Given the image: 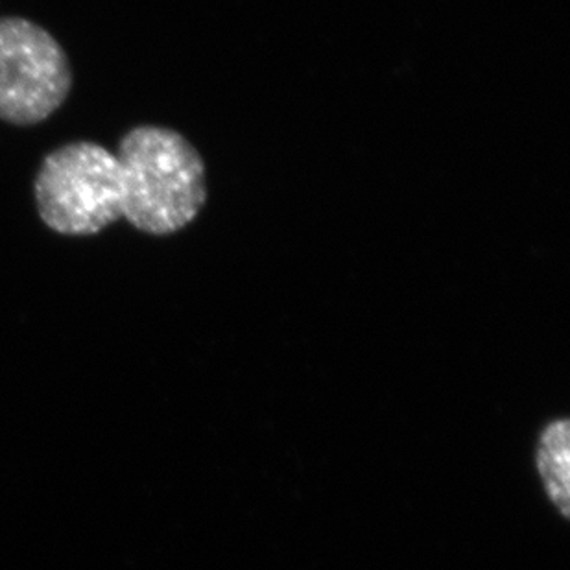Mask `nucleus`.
Masks as SVG:
<instances>
[{"instance_id":"f257e3e1","label":"nucleus","mask_w":570,"mask_h":570,"mask_svg":"<svg viewBox=\"0 0 570 570\" xmlns=\"http://www.w3.org/2000/svg\"><path fill=\"white\" fill-rule=\"evenodd\" d=\"M122 218L137 232L168 237L190 226L207 204V170L196 146L176 129L140 125L117 146Z\"/></svg>"},{"instance_id":"f03ea898","label":"nucleus","mask_w":570,"mask_h":570,"mask_svg":"<svg viewBox=\"0 0 570 570\" xmlns=\"http://www.w3.org/2000/svg\"><path fill=\"white\" fill-rule=\"evenodd\" d=\"M45 226L63 237H92L122 220V170L114 151L75 140L45 156L33 179Z\"/></svg>"},{"instance_id":"7ed1b4c3","label":"nucleus","mask_w":570,"mask_h":570,"mask_svg":"<svg viewBox=\"0 0 570 570\" xmlns=\"http://www.w3.org/2000/svg\"><path fill=\"white\" fill-rule=\"evenodd\" d=\"M72 67L60 41L24 17H0V120L41 125L67 102Z\"/></svg>"},{"instance_id":"20e7f679","label":"nucleus","mask_w":570,"mask_h":570,"mask_svg":"<svg viewBox=\"0 0 570 570\" xmlns=\"http://www.w3.org/2000/svg\"><path fill=\"white\" fill-rule=\"evenodd\" d=\"M533 468L549 507L570 517V425L566 415L544 421L533 443Z\"/></svg>"}]
</instances>
